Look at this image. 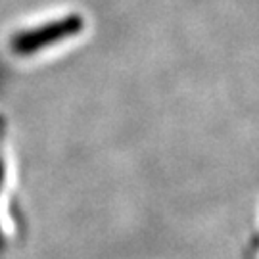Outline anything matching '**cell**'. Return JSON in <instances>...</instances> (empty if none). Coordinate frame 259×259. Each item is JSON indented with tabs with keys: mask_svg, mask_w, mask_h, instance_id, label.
<instances>
[{
	"mask_svg": "<svg viewBox=\"0 0 259 259\" xmlns=\"http://www.w3.org/2000/svg\"><path fill=\"white\" fill-rule=\"evenodd\" d=\"M83 27V21L73 16V18H67L60 23H52L45 29H38V31H33L29 35H21V37L16 38V50L18 52H33L37 50L40 45H47V42H52V40H60L64 37H69V35H75L79 29Z\"/></svg>",
	"mask_w": 259,
	"mask_h": 259,
	"instance_id": "6da1fadb",
	"label": "cell"
}]
</instances>
